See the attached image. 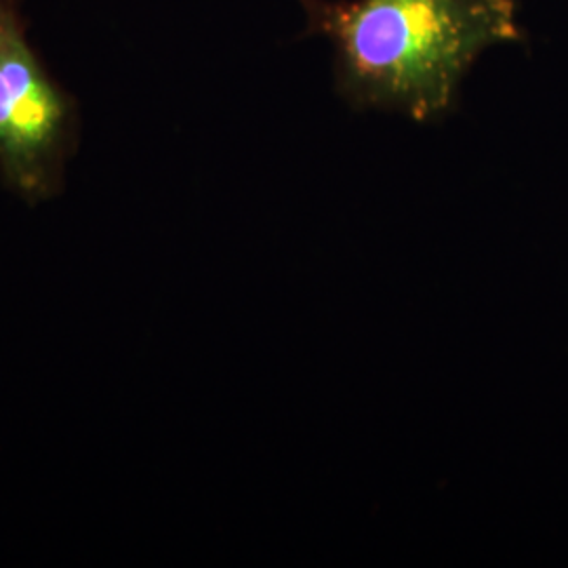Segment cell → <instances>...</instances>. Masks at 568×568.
Segmentation results:
<instances>
[{"label": "cell", "mask_w": 568, "mask_h": 568, "mask_svg": "<svg viewBox=\"0 0 568 568\" xmlns=\"http://www.w3.org/2000/svg\"><path fill=\"white\" fill-rule=\"evenodd\" d=\"M307 34L333 49L335 84L356 110L443 121L488 49L527 39L518 0H297Z\"/></svg>", "instance_id": "obj_1"}, {"label": "cell", "mask_w": 568, "mask_h": 568, "mask_svg": "<svg viewBox=\"0 0 568 568\" xmlns=\"http://www.w3.org/2000/svg\"><path fill=\"white\" fill-rule=\"evenodd\" d=\"M82 131L81 100L32 42L26 0H0V187L28 209L60 201Z\"/></svg>", "instance_id": "obj_2"}]
</instances>
